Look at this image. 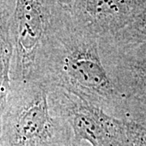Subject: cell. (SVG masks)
<instances>
[{"mask_svg":"<svg viewBox=\"0 0 146 146\" xmlns=\"http://www.w3.org/2000/svg\"><path fill=\"white\" fill-rule=\"evenodd\" d=\"M117 46H139L146 43V3L132 22L115 36L100 40Z\"/></svg>","mask_w":146,"mask_h":146,"instance_id":"ba28073f","label":"cell"},{"mask_svg":"<svg viewBox=\"0 0 146 146\" xmlns=\"http://www.w3.org/2000/svg\"><path fill=\"white\" fill-rule=\"evenodd\" d=\"M50 88L37 81H12L1 120L0 146H64L72 131L53 114Z\"/></svg>","mask_w":146,"mask_h":146,"instance_id":"7a4b0ae2","label":"cell"},{"mask_svg":"<svg viewBox=\"0 0 146 146\" xmlns=\"http://www.w3.org/2000/svg\"><path fill=\"white\" fill-rule=\"evenodd\" d=\"M133 46L138 52L146 55V43L145 44H141L139 46Z\"/></svg>","mask_w":146,"mask_h":146,"instance_id":"30bf717a","label":"cell"},{"mask_svg":"<svg viewBox=\"0 0 146 146\" xmlns=\"http://www.w3.org/2000/svg\"><path fill=\"white\" fill-rule=\"evenodd\" d=\"M75 145V143H71V144H68L67 145H64V146H74Z\"/></svg>","mask_w":146,"mask_h":146,"instance_id":"8fae6325","label":"cell"},{"mask_svg":"<svg viewBox=\"0 0 146 146\" xmlns=\"http://www.w3.org/2000/svg\"><path fill=\"white\" fill-rule=\"evenodd\" d=\"M15 0H0V131L1 120L11 85V62L13 54L12 19Z\"/></svg>","mask_w":146,"mask_h":146,"instance_id":"52a82bcc","label":"cell"},{"mask_svg":"<svg viewBox=\"0 0 146 146\" xmlns=\"http://www.w3.org/2000/svg\"><path fill=\"white\" fill-rule=\"evenodd\" d=\"M49 100L53 114L71 128L75 143L85 141L92 146H131L127 119L109 115L63 89H50Z\"/></svg>","mask_w":146,"mask_h":146,"instance_id":"277c9868","label":"cell"},{"mask_svg":"<svg viewBox=\"0 0 146 146\" xmlns=\"http://www.w3.org/2000/svg\"><path fill=\"white\" fill-rule=\"evenodd\" d=\"M55 1L17 0L12 19V81H40L52 36Z\"/></svg>","mask_w":146,"mask_h":146,"instance_id":"3957f363","label":"cell"},{"mask_svg":"<svg viewBox=\"0 0 146 146\" xmlns=\"http://www.w3.org/2000/svg\"><path fill=\"white\" fill-rule=\"evenodd\" d=\"M105 68L125 104L127 119L146 124V55L100 42Z\"/></svg>","mask_w":146,"mask_h":146,"instance_id":"5b68a950","label":"cell"},{"mask_svg":"<svg viewBox=\"0 0 146 146\" xmlns=\"http://www.w3.org/2000/svg\"><path fill=\"white\" fill-rule=\"evenodd\" d=\"M40 82L63 89L127 119L125 104L105 68L100 41L76 26L56 1L54 29L42 66Z\"/></svg>","mask_w":146,"mask_h":146,"instance_id":"6da1fadb","label":"cell"},{"mask_svg":"<svg viewBox=\"0 0 146 146\" xmlns=\"http://www.w3.org/2000/svg\"><path fill=\"white\" fill-rule=\"evenodd\" d=\"M70 21L100 40L115 36L135 19L146 0H63Z\"/></svg>","mask_w":146,"mask_h":146,"instance_id":"8992f818","label":"cell"},{"mask_svg":"<svg viewBox=\"0 0 146 146\" xmlns=\"http://www.w3.org/2000/svg\"><path fill=\"white\" fill-rule=\"evenodd\" d=\"M131 146H146V124L127 119Z\"/></svg>","mask_w":146,"mask_h":146,"instance_id":"9c48e42d","label":"cell"}]
</instances>
